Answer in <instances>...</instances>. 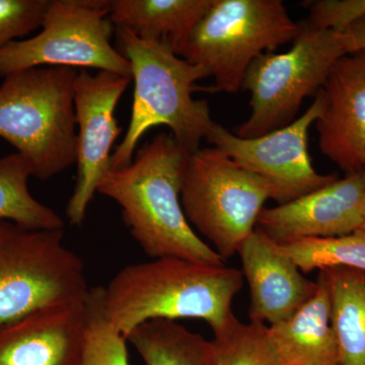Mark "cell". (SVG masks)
I'll use <instances>...</instances> for the list:
<instances>
[{
    "instance_id": "1",
    "label": "cell",
    "mask_w": 365,
    "mask_h": 365,
    "mask_svg": "<svg viewBox=\"0 0 365 365\" xmlns=\"http://www.w3.org/2000/svg\"><path fill=\"white\" fill-rule=\"evenodd\" d=\"M190 155L172 134H158L130 165L110 170L98 192L121 207L132 237L151 258L222 265L225 260L197 235L182 209V177Z\"/></svg>"
},
{
    "instance_id": "2",
    "label": "cell",
    "mask_w": 365,
    "mask_h": 365,
    "mask_svg": "<svg viewBox=\"0 0 365 365\" xmlns=\"http://www.w3.org/2000/svg\"><path fill=\"white\" fill-rule=\"evenodd\" d=\"M244 284L239 269L180 258L126 266L101 289L103 314L125 338L151 319H199L213 333L235 317Z\"/></svg>"
},
{
    "instance_id": "3",
    "label": "cell",
    "mask_w": 365,
    "mask_h": 365,
    "mask_svg": "<svg viewBox=\"0 0 365 365\" xmlns=\"http://www.w3.org/2000/svg\"><path fill=\"white\" fill-rule=\"evenodd\" d=\"M116 32L120 53L131 64L134 96L128 130L113 153L111 170L130 165L137 144L153 127H169L182 148L190 153L198 150L215 122L208 103L195 100L192 93L208 72L178 56L168 43L124 29Z\"/></svg>"
},
{
    "instance_id": "4",
    "label": "cell",
    "mask_w": 365,
    "mask_h": 365,
    "mask_svg": "<svg viewBox=\"0 0 365 365\" xmlns=\"http://www.w3.org/2000/svg\"><path fill=\"white\" fill-rule=\"evenodd\" d=\"M78 74L69 67H34L9 74L0 86V137L37 179H50L76 163Z\"/></svg>"
},
{
    "instance_id": "5",
    "label": "cell",
    "mask_w": 365,
    "mask_h": 365,
    "mask_svg": "<svg viewBox=\"0 0 365 365\" xmlns=\"http://www.w3.org/2000/svg\"><path fill=\"white\" fill-rule=\"evenodd\" d=\"M300 29L281 0H213L175 53L203 67L215 91L237 93L254 60L294 42Z\"/></svg>"
},
{
    "instance_id": "6",
    "label": "cell",
    "mask_w": 365,
    "mask_h": 365,
    "mask_svg": "<svg viewBox=\"0 0 365 365\" xmlns=\"http://www.w3.org/2000/svg\"><path fill=\"white\" fill-rule=\"evenodd\" d=\"M269 199L274 200L270 182L218 148H198L189 155L182 182V209L191 227L223 260L237 254L256 230Z\"/></svg>"
},
{
    "instance_id": "7",
    "label": "cell",
    "mask_w": 365,
    "mask_h": 365,
    "mask_svg": "<svg viewBox=\"0 0 365 365\" xmlns=\"http://www.w3.org/2000/svg\"><path fill=\"white\" fill-rule=\"evenodd\" d=\"M64 235V228L0 220V327L42 307L88 299L85 264Z\"/></svg>"
},
{
    "instance_id": "8",
    "label": "cell",
    "mask_w": 365,
    "mask_h": 365,
    "mask_svg": "<svg viewBox=\"0 0 365 365\" xmlns=\"http://www.w3.org/2000/svg\"><path fill=\"white\" fill-rule=\"evenodd\" d=\"M287 52H266L249 67L242 88L251 93V114L235 135L255 138L297 119L304 98L318 93L346 53L341 32L306 23Z\"/></svg>"
},
{
    "instance_id": "9",
    "label": "cell",
    "mask_w": 365,
    "mask_h": 365,
    "mask_svg": "<svg viewBox=\"0 0 365 365\" xmlns=\"http://www.w3.org/2000/svg\"><path fill=\"white\" fill-rule=\"evenodd\" d=\"M111 0H50L42 30L0 50V78L34 67L98 69L132 78L131 64L113 47Z\"/></svg>"
},
{
    "instance_id": "10",
    "label": "cell",
    "mask_w": 365,
    "mask_h": 365,
    "mask_svg": "<svg viewBox=\"0 0 365 365\" xmlns=\"http://www.w3.org/2000/svg\"><path fill=\"white\" fill-rule=\"evenodd\" d=\"M322 110L319 91L309 109L287 126L255 138H242L215 123L206 139L242 168L270 182L274 200L289 202L338 179L317 172L309 157V131Z\"/></svg>"
},
{
    "instance_id": "11",
    "label": "cell",
    "mask_w": 365,
    "mask_h": 365,
    "mask_svg": "<svg viewBox=\"0 0 365 365\" xmlns=\"http://www.w3.org/2000/svg\"><path fill=\"white\" fill-rule=\"evenodd\" d=\"M131 78L110 71L78 72L74 83L76 122V185L66 215L81 227L98 185L111 170V151L122 129L115 110Z\"/></svg>"
},
{
    "instance_id": "12",
    "label": "cell",
    "mask_w": 365,
    "mask_h": 365,
    "mask_svg": "<svg viewBox=\"0 0 365 365\" xmlns=\"http://www.w3.org/2000/svg\"><path fill=\"white\" fill-rule=\"evenodd\" d=\"M365 213V174L346 175L272 208H264L259 230L277 244L339 237L361 228Z\"/></svg>"
},
{
    "instance_id": "13",
    "label": "cell",
    "mask_w": 365,
    "mask_h": 365,
    "mask_svg": "<svg viewBox=\"0 0 365 365\" xmlns=\"http://www.w3.org/2000/svg\"><path fill=\"white\" fill-rule=\"evenodd\" d=\"M316 122L322 153L346 175L365 169V49L337 60L323 88Z\"/></svg>"
},
{
    "instance_id": "14",
    "label": "cell",
    "mask_w": 365,
    "mask_h": 365,
    "mask_svg": "<svg viewBox=\"0 0 365 365\" xmlns=\"http://www.w3.org/2000/svg\"><path fill=\"white\" fill-rule=\"evenodd\" d=\"M88 299L42 307L0 327V365H81Z\"/></svg>"
},
{
    "instance_id": "15",
    "label": "cell",
    "mask_w": 365,
    "mask_h": 365,
    "mask_svg": "<svg viewBox=\"0 0 365 365\" xmlns=\"http://www.w3.org/2000/svg\"><path fill=\"white\" fill-rule=\"evenodd\" d=\"M237 254L249 285L250 322L273 326L287 321L316 294L317 281L307 279L279 245L259 228Z\"/></svg>"
},
{
    "instance_id": "16",
    "label": "cell",
    "mask_w": 365,
    "mask_h": 365,
    "mask_svg": "<svg viewBox=\"0 0 365 365\" xmlns=\"http://www.w3.org/2000/svg\"><path fill=\"white\" fill-rule=\"evenodd\" d=\"M316 294L287 321L268 326L283 365H338V345L328 287L321 275Z\"/></svg>"
},
{
    "instance_id": "17",
    "label": "cell",
    "mask_w": 365,
    "mask_h": 365,
    "mask_svg": "<svg viewBox=\"0 0 365 365\" xmlns=\"http://www.w3.org/2000/svg\"><path fill=\"white\" fill-rule=\"evenodd\" d=\"M212 4L213 0H113L110 20L115 29L163 41L175 52Z\"/></svg>"
},
{
    "instance_id": "18",
    "label": "cell",
    "mask_w": 365,
    "mask_h": 365,
    "mask_svg": "<svg viewBox=\"0 0 365 365\" xmlns=\"http://www.w3.org/2000/svg\"><path fill=\"white\" fill-rule=\"evenodd\" d=\"M319 275L330 294L338 365H365V272L334 268Z\"/></svg>"
},
{
    "instance_id": "19",
    "label": "cell",
    "mask_w": 365,
    "mask_h": 365,
    "mask_svg": "<svg viewBox=\"0 0 365 365\" xmlns=\"http://www.w3.org/2000/svg\"><path fill=\"white\" fill-rule=\"evenodd\" d=\"M127 341L145 365H215L212 340L176 321L151 319L136 327Z\"/></svg>"
},
{
    "instance_id": "20",
    "label": "cell",
    "mask_w": 365,
    "mask_h": 365,
    "mask_svg": "<svg viewBox=\"0 0 365 365\" xmlns=\"http://www.w3.org/2000/svg\"><path fill=\"white\" fill-rule=\"evenodd\" d=\"M30 167L19 153L0 158V220L33 230H63L62 218L30 193Z\"/></svg>"
},
{
    "instance_id": "21",
    "label": "cell",
    "mask_w": 365,
    "mask_h": 365,
    "mask_svg": "<svg viewBox=\"0 0 365 365\" xmlns=\"http://www.w3.org/2000/svg\"><path fill=\"white\" fill-rule=\"evenodd\" d=\"M304 274L334 268L365 272V232L278 244Z\"/></svg>"
},
{
    "instance_id": "22",
    "label": "cell",
    "mask_w": 365,
    "mask_h": 365,
    "mask_svg": "<svg viewBox=\"0 0 365 365\" xmlns=\"http://www.w3.org/2000/svg\"><path fill=\"white\" fill-rule=\"evenodd\" d=\"M268 326L237 317L215 332V365H283L269 339Z\"/></svg>"
},
{
    "instance_id": "23",
    "label": "cell",
    "mask_w": 365,
    "mask_h": 365,
    "mask_svg": "<svg viewBox=\"0 0 365 365\" xmlns=\"http://www.w3.org/2000/svg\"><path fill=\"white\" fill-rule=\"evenodd\" d=\"M102 287L91 288L88 299V324L81 365H130L127 339L105 318L101 304Z\"/></svg>"
},
{
    "instance_id": "24",
    "label": "cell",
    "mask_w": 365,
    "mask_h": 365,
    "mask_svg": "<svg viewBox=\"0 0 365 365\" xmlns=\"http://www.w3.org/2000/svg\"><path fill=\"white\" fill-rule=\"evenodd\" d=\"M50 0H0V50L41 28Z\"/></svg>"
},
{
    "instance_id": "25",
    "label": "cell",
    "mask_w": 365,
    "mask_h": 365,
    "mask_svg": "<svg viewBox=\"0 0 365 365\" xmlns=\"http://www.w3.org/2000/svg\"><path fill=\"white\" fill-rule=\"evenodd\" d=\"M311 28L341 32L365 16V0H319L309 2Z\"/></svg>"
},
{
    "instance_id": "26",
    "label": "cell",
    "mask_w": 365,
    "mask_h": 365,
    "mask_svg": "<svg viewBox=\"0 0 365 365\" xmlns=\"http://www.w3.org/2000/svg\"><path fill=\"white\" fill-rule=\"evenodd\" d=\"M346 53L365 49V16L341 31Z\"/></svg>"
},
{
    "instance_id": "27",
    "label": "cell",
    "mask_w": 365,
    "mask_h": 365,
    "mask_svg": "<svg viewBox=\"0 0 365 365\" xmlns=\"http://www.w3.org/2000/svg\"><path fill=\"white\" fill-rule=\"evenodd\" d=\"M360 230H364L365 232V213H364V222H362L361 228Z\"/></svg>"
},
{
    "instance_id": "28",
    "label": "cell",
    "mask_w": 365,
    "mask_h": 365,
    "mask_svg": "<svg viewBox=\"0 0 365 365\" xmlns=\"http://www.w3.org/2000/svg\"><path fill=\"white\" fill-rule=\"evenodd\" d=\"M364 174H365V169H364Z\"/></svg>"
}]
</instances>
